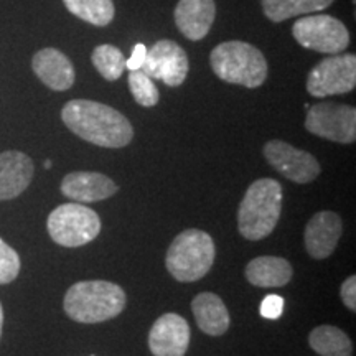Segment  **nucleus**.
Returning <instances> with one entry per match:
<instances>
[{
  "label": "nucleus",
  "mask_w": 356,
  "mask_h": 356,
  "mask_svg": "<svg viewBox=\"0 0 356 356\" xmlns=\"http://www.w3.org/2000/svg\"><path fill=\"white\" fill-rule=\"evenodd\" d=\"M65 126L79 139L106 149H121L131 144L134 127L126 115L102 102L73 99L61 109Z\"/></svg>",
  "instance_id": "f257e3e1"
},
{
  "label": "nucleus",
  "mask_w": 356,
  "mask_h": 356,
  "mask_svg": "<svg viewBox=\"0 0 356 356\" xmlns=\"http://www.w3.org/2000/svg\"><path fill=\"white\" fill-rule=\"evenodd\" d=\"M126 292L108 280H83L73 284L65 296V312L79 323H101L118 317L126 309Z\"/></svg>",
  "instance_id": "f03ea898"
},
{
  "label": "nucleus",
  "mask_w": 356,
  "mask_h": 356,
  "mask_svg": "<svg viewBox=\"0 0 356 356\" xmlns=\"http://www.w3.org/2000/svg\"><path fill=\"white\" fill-rule=\"evenodd\" d=\"M282 185L274 178H259L246 190L238 211V229L249 241L273 233L282 213Z\"/></svg>",
  "instance_id": "7ed1b4c3"
},
{
  "label": "nucleus",
  "mask_w": 356,
  "mask_h": 356,
  "mask_svg": "<svg viewBox=\"0 0 356 356\" xmlns=\"http://www.w3.org/2000/svg\"><path fill=\"white\" fill-rule=\"evenodd\" d=\"M213 73L221 81L244 88H259L267 79V60L254 44L231 40L213 48L210 55Z\"/></svg>",
  "instance_id": "20e7f679"
},
{
  "label": "nucleus",
  "mask_w": 356,
  "mask_h": 356,
  "mask_svg": "<svg viewBox=\"0 0 356 356\" xmlns=\"http://www.w3.org/2000/svg\"><path fill=\"white\" fill-rule=\"evenodd\" d=\"M216 256L215 241L202 229H185L173 239L167 251L165 266L178 282H197L213 267Z\"/></svg>",
  "instance_id": "39448f33"
},
{
  "label": "nucleus",
  "mask_w": 356,
  "mask_h": 356,
  "mask_svg": "<svg viewBox=\"0 0 356 356\" xmlns=\"http://www.w3.org/2000/svg\"><path fill=\"white\" fill-rule=\"evenodd\" d=\"M47 228L60 246L79 248L99 236L101 220L95 210L81 203H65L50 213Z\"/></svg>",
  "instance_id": "423d86ee"
},
{
  "label": "nucleus",
  "mask_w": 356,
  "mask_h": 356,
  "mask_svg": "<svg viewBox=\"0 0 356 356\" xmlns=\"http://www.w3.org/2000/svg\"><path fill=\"white\" fill-rule=\"evenodd\" d=\"M292 35L304 48L325 55H338L350 44V32L343 22L325 13L302 17L293 24Z\"/></svg>",
  "instance_id": "0eeeda50"
},
{
  "label": "nucleus",
  "mask_w": 356,
  "mask_h": 356,
  "mask_svg": "<svg viewBox=\"0 0 356 356\" xmlns=\"http://www.w3.org/2000/svg\"><path fill=\"white\" fill-rule=\"evenodd\" d=\"M356 86V56L338 53L323 58L307 76V91L314 97L346 95Z\"/></svg>",
  "instance_id": "6e6552de"
},
{
  "label": "nucleus",
  "mask_w": 356,
  "mask_h": 356,
  "mask_svg": "<svg viewBox=\"0 0 356 356\" xmlns=\"http://www.w3.org/2000/svg\"><path fill=\"white\" fill-rule=\"evenodd\" d=\"M305 129L322 139L353 144L356 140V109L337 102H318L307 108Z\"/></svg>",
  "instance_id": "1a4fd4ad"
},
{
  "label": "nucleus",
  "mask_w": 356,
  "mask_h": 356,
  "mask_svg": "<svg viewBox=\"0 0 356 356\" xmlns=\"http://www.w3.org/2000/svg\"><path fill=\"white\" fill-rule=\"evenodd\" d=\"M142 71L152 79H160L170 88L181 86L188 76V56L180 44L172 40H159L147 50Z\"/></svg>",
  "instance_id": "9d476101"
},
{
  "label": "nucleus",
  "mask_w": 356,
  "mask_h": 356,
  "mask_svg": "<svg viewBox=\"0 0 356 356\" xmlns=\"http://www.w3.org/2000/svg\"><path fill=\"white\" fill-rule=\"evenodd\" d=\"M264 157L270 167L296 184H310L322 172V167L314 155L284 140L267 142Z\"/></svg>",
  "instance_id": "9b49d317"
},
{
  "label": "nucleus",
  "mask_w": 356,
  "mask_h": 356,
  "mask_svg": "<svg viewBox=\"0 0 356 356\" xmlns=\"http://www.w3.org/2000/svg\"><path fill=\"white\" fill-rule=\"evenodd\" d=\"M188 345L190 327L180 315H162L150 328L149 348L154 356H185Z\"/></svg>",
  "instance_id": "f8f14e48"
},
{
  "label": "nucleus",
  "mask_w": 356,
  "mask_h": 356,
  "mask_svg": "<svg viewBox=\"0 0 356 356\" xmlns=\"http://www.w3.org/2000/svg\"><path fill=\"white\" fill-rule=\"evenodd\" d=\"M343 225L341 218L333 211H320L305 226V249L314 259H327L333 254L340 241Z\"/></svg>",
  "instance_id": "ddd939ff"
},
{
  "label": "nucleus",
  "mask_w": 356,
  "mask_h": 356,
  "mask_svg": "<svg viewBox=\"0 0 356 356\" xmlns=\"http://www.w3.org/2000/svg\"><path fill=\"white\" fill-rule=\"evenodd\" d=\"M173 17L184 37L200 42L215 24L216 3L215 0H178Z\"/></svg>",
  "instance_id": "4468645a"
},
{
  "label": "nucleus",
  "mask_w": 356,
  "mask_h": 356,
  "mask_svg": "<svg viewBox=\"0 0 356 356\" xmlns=\"http://www.w3.org/2000/svg\"><path fill=\"white\" fill-rule=\"evenodd\" d=\"M33 73L53 91H66L74 84V66L70 58L56 48H43L32 60Z\"/></svg>",
  "instance_id": "2eb2a0df"
},
{
  "label": "nucleus",
  "mask_w": 356,
  "mask_h": 356,
  "mask_svg": "<svg viewBox=\"0 0 356 356\" xmlns=\"http://www.w3.org/2000/svg\"><path fill=\"white\" fill-rule=\"evenodd\" d=\"M33 160L19 150L0 154V202L13 200L29 188L33 178Z\"/></svg>",
  "instance_id": "dca6fc26"
},
{
  "label": "nucleus",
  "mask_w": 356,
  "mask_h": 356,
  "mask_svg": "<svg viewBox=\"0 0 356 356\" xmlns=\"http://www.w3.org/2000/svg\"><path fill=\"white\" fill-rule=\"evenodd\" d=\"M118 185L97 172H71L61 181V193L73 202H101L118 193Z\"/></svg>",
  "instance_id": "f3484780"
},
{
  "label": "nucleus",
  "mask_w": 356,
  "mask_h": 356,
  "mask_svg": "<svg viewBox=\"0 0 356 356\" xmlns=\"http://www.w3.org/2000/svg\"><path fill=\"white\" fill-rule=\"evenodd\" d=\"M191 310H193L198 328L207 335L220 337L228 332L231 323L229 312L216 293H198L191 302Z\"/></svg>",
  "instance_id": "a211bd4d"
},
{
  "label": "nucleus",
  "mask_w": 356,
  "mask_h": 356,
  "mask_svg": "<svg viewBox=\"0 0 356 356\" xmlns=\"http://www.w3.org/2000/svg\"><path fill=\"white\" fill-rule=\"evenodd\" d=\"M246 279L256 287H284L291 282L293 269L284 257L259 256L246 266Z\"/></svg>",
  "instance_id": "6ab92c4d"
},
{
  "label": "nucleus",
  "mask_w": 356,
  "mask_h": 356,
  "mask_svg": "<svg viewBox=\"0 0 356 356\" xmlns=\"http://www.w3.org/2000/svg\"><path fill=\"white\" fill-rule=\"evenodd\" d=\"M310 348L320 356H351L353 343L343 330L333 325H320L309 335Z\"/></svg>",
  "instance_id": "aec40b11"
},
{
  "label": "nucleus",
  "mask_w": 356,
  "mask_h": 356,
  "mask_svg": "<svg viewBox=\"0 0 356 356\" xmlns=\"http://www.w3.org/2000/svg\"><path fill=\"white\" fill-rule=\"evenodd\" d=\"M332 3L333 0H261L264 15L275 24L305 13L322 12Z\"/></svg>",
  "instance_id": "412c9836"
},
{
  "label": "nucleus",
  "mask_w": 356,
  "mask_h": 356,
  "mask_svg": "<svg viewBox=\"0 0 356 356\" xmlns=\"http://www.w3.org/2000/svg\"><path fill=\"white\" fill-rule=\"evenodd\" d=\"M70 13L95 26H108L114 20L113 0H63Z\"/></svg>",
  "instance_id": "4be33fe9"
},
{
  "label": "nucleus",
  "mask_w": 356,
  "mask_h": 356,
  "mask_svg": "<svg viewBox=\"0 0 356 356\" xmlns=\"http://www.w3.org/2000/svg\"><path fill=\"white\" fill-rule=\"evenodd\" d=\"M92 66H95L97 73L108 81H118L126 71V58L124 53L114 44L104 43L96 47L91 55Z\"/></svg>",
  "instance_id": "5701e85b"
},
{
  "label": "nucleus",
  "mask_w": 356,
  "mask_h": 356,
  "mask_svg": "<svg viewBox=\"0 0 356 356\" xmlns=\"http://www.w3.org/2000/svg\"><path fill=\"white\" fill-rule=\"evenodd\" d=\"M129 89H131L134 99L142 108H154L160 99V92L155 86L154 79L147 76L142 70H136L129 73Z\"/></svg>",
  "instance_id": "b1692460"
},
{
  "label": "nucleus",
  "mask_w": 356,
  "mask_h": 356,
  "mask_svg": "<svg viewBox=\"0 0 356 356\" xmlns=\"http://www.w3.org/2000/svg\"><path fill=\"white\" fill-rule=\"evenodd\" d=\"M20 273V257L17 251L0 239V284H10Z\"/></svg>",
  "instance_id": "393cba45"
},
{
  "label": "nucleus",
  "mask_w": 356,
  "mask_h": 356,
  "mask_svg": "<svg viewBox=\"0 0 356 356\" xmlns=\"http://www.w3.org/2000/svg\"><path fill=\"white\" fill-rule=\"evenodd\" d=\"M282 312H284V299L280 296L270 293V296H267L266 299L261 302V315L264 318L275 320L282 315Z\"/></svg>",
  "instance_id": "a878e982"
},
{
  "label": "nucleus",
  "mask_w": 356,
  "mask_h": 356,
  "mask_svg": "<svg viewBox=\"0 0 356 356\" xmlns=\"http://www.w3.org/2000/svg\"><path fill=\"white\" fill-rule=\"evenodd\" d=\"M340 297L341 300H343L346 309L351 312L356 310V277L355 275H350V277L341 284Z\"/></svg>",
  "instance_id": "bb28decb"
},
{
  "label": "nucleus",
  "mask_w": 356,
  "mask_h": 356,
  "mask_svg": "<svg viewBox=\"0 0 356 356\" xmlns=\"http://www.w3.org/2000/svg\"><path fill=\"white\" fill-rule=\"evenodd\" d=\"M145 56H147L145 44L137 43L136 47H134L131 58H129V60H126V68L131 70V71L140 70L142 65H144V61H145Z\"/></svg>",
  "instance_id": "cd10ccee"
},
{
  "label": "nucleus",
  "mask_w": 356,
  "mask_h": 356,
  "mask_svg": "<svg viewBox=\"0 0 356 356\" xmlns=\"http://www.w3.org/2000/svg\"><path fill=\"white\" fill-rule=\"evenodd\" d=\"M2 327H3V307L0 304V337H2Z\"/></svg>",
  "instance_id": "c85d7f7f"
},
{
  "label": "nucleus",
  "mask_w": 356,
  "mask_h": 356,
  "mask_svg": "<svg viewBox=\"0 0 356 356\" xmlns=\"http://www.w3.org/2000/svg\"><path fill=\"white\" fill-rule=\"evenodd\" d=\"M44 168H51V160H47V162H44Z\"/></svg>",
  "instance_id": "c756f323"
}]
</instances>
